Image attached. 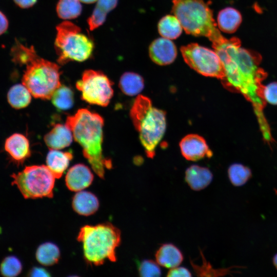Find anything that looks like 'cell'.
Here are the masks:
<instances>
[{"instance_id":"obj_23","label":"cell","mask_w":277,"mask_h":277,"mask_svg":"<svg viewBox=\"0 0 277 277\" xmlns=\"http://www.w3.org/2000/svg\"><path fill=\"white\" fill-rule=\"evenodd\" d=\"M119 87L126 95L134 96L143 90L144 87V79L136 73L125 72L120 78Z\"/></svg>"},{"instance_id":"obj_6","label":"cell","mask_w":277,"mask_h":277,"mask_svg":"<svg viewBox=\"0 0 277 277\" xmlns=\"http://www.w3.org/2000/svg\"><path fill=\"white\" fill-rule=\"evenodd\" d=\"M172 3V12L187 33L206 37L212 45L225 38L214 19L212 10L204 0H173Z\"/></svg>"},{"instance_id":"obj_1","label":"cell","mask_w":277,"mask_h":277,"mask_svg":"<svg viewBox=\"0 0 277 277\" xmlns=\"http://www.w3.org/2000/svg\"><path fill=\"white\" fill-rule=\"evenodd\" d=\"M224 66L225 78L222 83L228 90L242 94L253 106L263 136L271 135L269 126L264 115L266 105L263 81L267 73L260 67L261 55L241 47L239 38H225L212 46Z\"/></svg>"},{"instance_id":"obj_4","label":"cell","mask_w":277,"mask_h":277,"mask_svg":"<svg viewBox=\"0 0 277 277\" xmlns=\"http://www.w3.org/2000/svg\"><path fill=\"white\" fill-rule=\"evenodd\" d=\"M130 116L147 156L153 158L166 131V112L153 107L149 97L139 95L133 102Z\"/></svg>"},{"instance_id":"obj_2","label":"cell","mask_w":277,"mask_h":277,"mask_svg":"<svg viewBox=\"0 0 277 277\" xmlns=\"http://www.w3.org/2000/svg\"><path fill=\"white\" fill-rule=\"evenodd\" d=\"M12 60L15 64L26 65L22 83L35 98L51 99L61 85L60 67L39 57L34 48L16 42L12 48Z\"/></svg>"},{"instance_id":"obj_36","label":"cell","mask_w":277,"mask_h":277,"mask_svg":"<svg viewBox=\"0 0 277 277\" xmlns=\"http://www.w3.org/2000/svg\"><path fill=\"white\" fill-rule=\"evenodd\" d=\"M14 3L21 8H28L33 6L37 0H13Z\"/></svg>"},{"instance_id":"obj_11","label":"cell","mask_w":277,"mask_h":277,"mask_svg":"<svg viewBox=\"0 0 277 277\" xmlns=\"http://www.w3.org/2000/svg\"><path fill=\"white\" fill-rule=\"evenodd\" d=\"M180 147L182 155L188 161H197L213 155L205 140L196 134L184 136L180 142Z\"/></svg>"},{"instance_id":"obj_34","label":"cell","mask_w":277,"mask_h":277,"mask_svg":"<svg viewBox=\"0 0 277 277\" xmlns=\"http://www.w3.org/2000/svg\"><path fill=\"white\" fill-rule=\"evenodd\" d=\"M30 276H50V273L45 268L39 267H34L29 272Z\"/></svg>"},{"instance_id":"obj_17","label":"cell","mask_w":277,"mask_h":277,"mask_svg":"<svg viewBox=\"0 0 277 277\" xmlns=\"http://www.w3.org/2000/svg\"><path fill=\"white\" fill-rule=\"evenodd\" d=\"M155 257L159 265L169 269L179 266L184 259L181 251L171 243L162 245L156 250Z\"/></svg>"},{"instance_id":"obj_5","label":"cell","mask_w":277,"mask_h":277,"mask_svg":"<svg viewBox=\"0 0 277 277\" xmlns=\"http://www.w3.org/2000/svg\"><path fill=\"white\" fill-rule=\"evenodd\" d=\"M77 240L82 244L86 261L91 265H102L105 261H116L115 250L121 241L118 228L110 223L85 225L78 233Z\"/></svg>"},{"instance_id":"obj_24","label":"cell","mask_w":277,"mask_h":277,"mask_svg":"<svg viewBox=\"0 0 277 277\" xmlns=\"http://www.w3.org/2000/svg\"><path fill=\"white\" fill-rule=\"evenodd\" d=\"M183 27L174 15H167L162 17L158 24V31L162 37L174 39L177 38L182 32Z\"/></svg>"},{"instance_id":"obj_29","label":"cell","mask_w":277,"mask_h":277,"mask_svg":"<svg viewBox=\"0 0 277 277\" xmlns=\"http://www.w3.org/2000/svg\"><path fill=\"white\" fill-rule=\"evenodd\" d=\"M228 175L232 184L235 186H241L250 179L252 173L248 167L241 164L235 163L229 167Z\"/></svg>"},{"instance_id":"obj_26","label":"cell","mask_w":277,"mask_h":277,"mask_svg":"<svg viewBox=\"0 0 277 277\" xmlns=\"http://www.w3.org/2000/svg\"><path fill=\"white\" fill-rule=\"evenodd\" d=\"M201 257L202 259V264L201 265H197L190 260V264L192 268L199 276H222L226 275L235 273L236 271L233 270L237 266H232L224 268H213L212 265L205 259L203 252L200 250Z\"/></svg>"},{"instance_id":"obj_14","label":"cell","mask_w":277,"mask_h":277,"mask_svg":"<svg viewBox=\"0 0 277 277\" xmlns=\"http://www.w3.org/2000/svg\"><path fill=\"white\" fill-rule=\"evenodd\" d=\"M93 178V174L89 167L83 164H77L68 170L65 182L70 190L77 192L89 186Z\"/></svg>"},{"instance_id":"obj_38","label":"cell","mask_w":277,"mask_h":277,"mask_svg":"<svg viewBox=\"0 0 277 277\" xmlns=\"http://www.w3.org/2000/svg\"><path fill=\"white\" fill-rule=\"evenodd\" d=\"M273 263L276 269H277V253L274 256L273 258Z\"/></svg>"},{"instance_id":"obj_8","label":"cell","mask_w":277,"mask_h":277,"mask_svg":"<svg viewBox=\"0 0 277 277\" xmlns=\"http://www.w3.org/2000/svg\"><path fill=\"white\" fill-rule=\"evenodd\" d=\"M25 199L52 197L55 177L47 166L32 165L11 175Z\"/></svg>"},{"instance_id":"obj_12","label":"cell","mask_w":277,"mask_h":277,"mask_svg":"<svg viewBox=\"0 0 277 277\" xmlns=\"http://www.w3.org/2000/svg\"><path fill=\"white\" fill-rule=\"evenodd\" d=\"M149 56L152 61L159 65H167L175 60L177 50L171 39L162 37L153 41L149 46Z\"/></svg>"},{"instance_id":"obj_28","label":"cell","mask_w":277,"mask_h":277,"mask_svg":"<svg viewBox=\"0 0 277 277\" xmlns=\"http://www.w3.org/2000/svg\"><path fill=\"white\" fill-rule=\"evenodd\" d=\"M82 10V5L79 0H59L56 6L58 16L64 19L77 17Z\"/></svg>"},{"instance_id":"obj_15","label":"cell","mask_w":277,"mask_h":277,"mask_svg":"<svg viewBox=\"0 0 277 277\" xmlns=\"http://www.w3.org/2000/svg\"><path fill=\"white\" fill-rule=\"evenodd\" d=\"M73 134L66 125L57 124L44 136V141L50 149H62L69 146L72 142Z\"/></svg>"},{"instance_id":"obj_25","label":"cell","mask_w":277,"mask_h":277,"mask_svg":"<svg viewBox=\"0 0 277 277\" xmlns=\"http://www.w3.org/2000/svg\"><path fill=\"white\" fill-rule=\"evenodd\" d=\"M58 247L52 242H46L40 245L36 251V259L41 264L50 266L57 263L60 258Z\"/></svg>"},{"instance_id":"obj_30","label":"cell","mask_w":277,"mask_h":277,"mask_svg":"<svg viewBox=\"0 0 277 277\" xmlns=\"http://www.w3.org/2000/svg\"><path fill=\"white\" fill-rule=\"evenodd\" d=\"M22 264L15 256L5 258L0 266L2 274L5 276L12 277L18 275L22 270Z\"/></svg>"},{"instance_id":"obj_7","label":"cell","mask_w":277,"mask_h":277,"mask_svg":"<svg viewBox=\"0 0 277 277\" xmlns=\"http://www.w3.org/2000/svg\"><path fill=\"white\" fill-rule=\"evenodd\" d=\"M55 49L57 62L65 64L70 61H84L91 56L94 45L91 39L82 33L75 24L64 21L56 26Z\"/></svg>"},{"instance_id":"obj_9","label":"cell","mask_w":277,"mask_h":277,"mask_svg":"<svg viewBox=\"0 0 277 277\" xmlns=\"http://www.w3.org/2000/svg\"><path fill=\"white\" fill-rule=\"evenodd\" d=\"M181 51L186 64L200 74L217 78L221 82L224 80V66L215 51L192 43L182 47Z\"/></svg>"},{"instance_id":"obj_39","label":"cell","mask_w":277,"mask_h":277,"mask_svg":"<svg viewBox=\"0 0 277 277\" xmlns=\"http://www.w3.org/2000/svg\"><path fill=\"white\" fill-rule=\"evenodd\" d=\"M276 194H277V190H276Z\"/></svg>"},{"instance_id":"obj_18","label":"cell","mask_w":277,"mask_h":277,"mask_svg":"<svg viewBox=\"0 0 277 277\" xmlns=\"http://www.w3.org/2000/svg\"><path fill=\"white\" fill-rule=\"evenodd\" d=\"M72 206L78 214L88 216L94 213L99 207L97 197L89 191H77L73 197Z\"/></svg>"},{"instance_id":"obj_27","label":"cell","mask_w":277,"mask_h":277,"mask_svg":"<svg viewBox=\"0 0 277 277\" xmlns=\"http://www.w3.org/2000/svg\"><path fill=\"white\" fill-rule=\"evenodd\" d=\"M51 99L53 105L60 110H68L74 104L73 92L65 85H61L54 92Z\"/></svg>"},{"instance_id":"obj_21","label":"cell","mask_w":277,"mask_h":277,"mask_svg":"<svg viewBox=\"0 0 277 277\" xmlns=\"http://www.w3.org/2000/svg\"><path fill=\"white\" fill-rule=\"evenodd\" d=\"M96 6L87 22L91 30L101 26L105 21L108 13L117 5V0H97Z\"/></svg>"},{"instance_id":"obj_3","label":"cell","mask_w":277,"mask_h":277,"mask_svg":"<svg viewBox=\"0 0 277 277\" xmlns=\"http://www.w3.org/2000/svg\"><path fill=\"white\" fill-rule=\"evenodd\" d=\"M65 124L71 130L74 140L82 146L83 155L94 172L103 179L105 169L111 168L112 163L103 154V117L88 109H80L67 117Z\"/></svg>"},{"instance_id":"obj_32","label":"cell","mask_w":277,"mask_h":277,"mask_svg":"<svg viewBox=\"0 0 277 277\" xmlns=\"http://www.w3.org/2000/svg\"><path fill=\"white\" fill-rule=\"evenodd\" d=\"M264 96L265 101L271 105H277V82H274L265 86Z\"/></svg>"},{"instance_id":"obj_31","label":"cell","mask_w":277,"mask_h":277,"mask_svg":"<svg viewBox=\"0 0 277 277\" xmlns=\"http://www.w3.org/2000/svg\"><path fill=\"white\" fill-rule=\"evenodd\" d=\"M139 275L143 277L160 276L161 270L159 264L151 260H144L138 266Z\"/></svg>"},{"instance_id":"obj_16","label":"cell","mask_w":277,"mask_h":277,"mask_svg":"<svg viewBox=\"0 0 277 277\" xmlns=\"http://www.w3.org/2000/svg\"><path fill=\"white\" fill-rule=\"evenodd\" d=\"M213 174L207 168L196 165L188 167L185 171V180L191 189L200 191L212 182Z\"/></svg>"},{"instance_id":"obj_37","label":"cell","mask_w":277,"mask_h":277,"mask_svg":"<svg viewBox=\"0 0 277 277\" xmlns=\"http://www.w3.org/2000/svg\"><path fill=\"white\" fill-rule=\"evenodd\" d=\"M79 1L84 3L91 4V3H93L95 2L97 0H79Z\"/></svg>"},{"instance_id":"obj_10","label":"cell","mask_w":277,"mask_h":277,"mask_svg":"<svg viewBox=\"0 0 277 277\" xmlns=\"http://www.w3.org/2000/svg\"><path fill=\"white\" fill-rule=\"evenodd\" d=\"M113 83L103 73L93 70H87L82 78L76 83L81 92L84 101L93 105L107 106L113 96Z\"/></svg>"},{"instance_id":"obj_13","label":"cell","mask_w":277,"mask_h":277,"mask_svg":"<svg viewBox=\"0 0 277 277\" xmlns=\"http://www.w3.org/2000/svg\"><path fill=\"white\" fill-rule=\"evenodd\" d=\"M4 149L11 160L20 164L31 155L29 141L24 135L15 133L5 141Z\"/></svg>"},{"instance_id":"obj_19","label":"cell","mask_w":277,"mask_h":277,"mask_svg":"<svg viewBox=\"0 0 277 277\" xmlns=\"http://www.w3.org/2000/svg\"><path fill=\"white\" fill-rule=\"evenodd\" d=\"M73 158L70 152L50 149L46 157V166L56 179L60 178Z\"/></svg>"},{"instance_id":"obj_35","label":"cell","mask_w":277,"mask_h":277,"mask_svg":"<svg viewBox=\"0 0 277 277\" xmlns=\"http://www.w3.org/2000/svg\"><path fill=\"white\" fill-rule=\"evenodd\" d=\"M9 26V22L6 16L0 11V35L3 34Z\"/></svg>"},{"instance_id":"obj_20","label":"cell","mask_w":277,"mask_h":277,"mask_svg":"<svg viewBox=\"0 0 277 277\" xmlns=\"http://www.w3.org/2000/svg\"><path fill=\"white\" fill-rule=\"evenodd\" d=\"M242 20V16L239 11L232 7H227L218 14V28L225 33H232L239 27Z\"/></svg>"},{"instance_id":"obj_33","label":"cell","mask_w":277,"mask_h":277,"mask_svg":"<svg viewBox=\"0 0 277 277\" xmlns=\"http://www.w3.org/2000/svg\"><path fill=\"white\" fill-rule=\"evenodd\" d=\"M170 277L191 276V272L184 267H175L170 269L166 275Z\"/></svg>"},{"instance_id":"obj_22","label":"cell","mask_w":277,"mask_h":277,"mask_svg":"<svg viewBox=\"0 0 277 277\" xmlns=\"http://www.w3.org/2000/svg\"><path fill=\"white\" fill-rule=\"evenodd\" d=\"M7 100L10 105L15 109L28 106L31 101V94L23 84L12 86L7 93Z\"/></svg>"}]
</instances>
